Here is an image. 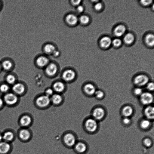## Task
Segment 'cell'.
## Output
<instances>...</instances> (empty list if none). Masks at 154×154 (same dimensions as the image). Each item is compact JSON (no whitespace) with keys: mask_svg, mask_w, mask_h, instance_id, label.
<instances>
[{"mask_svg":"<svg viewBox=\"0 0 154 154\" xmlns=\"http://www.w3.org/2000/svg\"><path fill=\"white\" fill-rule=\"evenodd\" d=\"M34 106L39 110L48 109L51 106L50 98L45 95L43 92L37 94L33 100Z\"/></svg>","mask_w":154,"mask_h":154,"instance_id":"obj_1","label":"cell"},{"mask_svg":"<svg viewBox=\"0 0 154 154\" xmlns=\"http://www.w3.org/2000/svg\"><path fill=\"white\" fill-rule=\"evenodd\" d=\"M78 139L75 132L72 130H68L63 133L61 140L62 145L65 147L72 149Z\"/></svg>","mask_w":154,"mask_h":154,"instance_id":"obj_2","label":"cell"},{"mask_svg":"<svg viewBox=\"0 0 154 154\" xmlns=\"http://www.w3.org/2000/svg\"><path fill=\"white\" fill-rule=\"evenodd\" d=\"M60 78L67 84H71L75 82L79 77L77 71L72 67L64 68L60 71Z\"/></svg>","mask_w":154,"mask_h":154,"instance_id":"obj_3","label":"cell"},{"mask_svg":"<svg viewBox=\"0 0 154 154\" xmlns=\"http://www.w3.org/2000/svg\"><path fill=\"white\" fill-rule=\"evenodd\" d=\"M60 71L59 65L53 62H50L43 69L44 76L47 78L52 79L59 75Z\"/></svg>","mask_w":154,"mask_h":154,"instance_id":"obj_4","label":"cell"},{"mask_svg":"<svg viewBox=\"0 0 154 154\" xmlns=\"http://www.w3.org/2000/svg\"><path fill=\"white\" fill-rule=\"evenodd\" d=\"M2 96L5 106L9 107L17 106L20 101V97L11 91L3 95Z\"/></svg>","mask_w":154,"mask_h":154,"instance_id":"obj_5","label":"cell"},{"mask_svg":"<svg viewBox=\"0 0 154 154\" xmlns=\"http://www.w3.org/2000/svg\"><path fill=\"white\" fill-rule=\"evenodd\" d=\"M28 90L27 84L22 80H18L11 87V91L20 97L25 96Z\"/></svg>","mask_w":154,"mask_h":154,"instance_id":"obj_6","label":"cell"},{"mask_svg":"<svg viewBox=\"0 0 154 154\" xmlns=\"http://www.w3.org/2000/svg\"><path fill=\"white\" fill-rule=\"evenodd\" d=\"M34 121L33 116L28 112L22 113L18 119V123L20 128H30Z\"/></svg>","mask_w":154,"mask_h":154,"instance_id":"obj_7","label":"cell"},{"mask_svg":"<svg viewBox=\"0 0 154 154\" xmlns=\"http://www.w3.org/2000/svg\"><path fill=\"white\" fill-rule=\"evenodd\" d=\"M33 132L30 128H20L16 136L21 142L27 143L30 141L33 137Z\"/></svg>","mask_w":154,"mask_h":154,"instance_id":"obj_8","label":"cell"},{"mask_svg":"<svg viewBox=\"0 0 154 154\" xmlns=\"http://www.w3.org/2000/svg\"><path fill=\"white\" fill-rule=\"evenodd\" d=\"M51 86L55 93L64 94L68 89V84L60 78L54 80Z\"/></svg>","mask_w":154,"mask_h":154,"instance_id":"obj_9","label":"cell"},{"mask_svg":"<svg viewBox=\"0 0 154 154\" xmlns=\"http://www.w3.org/2000/svg\"><path fill=\"white\" fill-rule=\"evenodd\" d=\"M0 63L2 71L6 73L12 72L15 66L14 60L8 57L2 58L0 61Z\"/></svg>","mask_w":154,"mask_h":154,"instance_id":"obj_10","label":"cell"},{"mask_svg":"<svg viewBox=\"0 0 154 154\" xmlns=\"http://www.w3.org/2000/svg\"><path fill=\"white\" fill-rule=\"evenodd\" d=\"M82 126L86 131L93 133L97 130L98 125L95 119L92 118H87L84 120Z\"/></svg>","mask_w":154,"mask_h":154,"instance_id":"obj_11","label":"cell"},{"mask_svg":"<svg viewBox=\"0 0 154 154\" xmlns=\"http://www.w3.org/2000/svg\"><path fill=\"white\" fill-rule=\"evenodd\" d=\"M65 97L64 94L54 93L50 97L51 106L55 107L62 106L65 101Z\"/></svg>","mask_w":154,"mask_h":154,"instance_id":"obj_12","label":"cell"},{"mask_svg":"<svg viewBox=\"0 0 154 154\" xmlns=\"http://www.w3.org/2000/svg\"><path fill=\"white\" fill-rule=\"evenodd\" d=\"M81 91L85 95L91 96L94 94L96 89L94 85L90 82L84 83L81 87Z\"/></svg>","mask_w":154,"mask_h":154,"instance_id":"obj_13","label":"cell"},{"mask_svg":"<svg viewBox=\"0 0 154 154\" xmlns=\"http://www.w3.org/2000/svg\"><path fill=\"white\" fill-rule=\"evenodd\" d=\"M72 149L76 154H84L87 151V146L85 142L78 139Z\"/></svg>","mask_w":154,"mask_h":154,"instance_id":"obj_14","label":"cell"},{"mask_svg":"<svg viewBox=\"0 0 154 154\" xmlns=\"http://www.w3.org/2000/svg\"><path fill=\"white\" fill-rule=\"evenodd\" d=\"M3 140L12 143L15 139L16 134L11 129H7L2 132Z\"/></svg>","mask_w":154,"mask_h":154,"instance_id":"obj_15","label":"cell"},{"mask_svg":"<svg viewBox=\"0 0 154 154\" xmlns=\"http://www.w3.org/2000/svg\"><path fill=\"white\" fill-rule=\"evenodd\" d=\"M148 77L144 74H141L137 75L134 78V84L139 87L144 86L149 82Z\"/></svg>","mask_w":154,"mask_h":154,"instance_id":"obj_16","label":"cell"},{"mask_svg":"<svg viewBox=\"0 0 154 154\" xmlns=\"http://www.w3.org/2000/svg\"><path fill=\"white\" fill-rule=\"evenodd\" d=\"M18 80L17 75L13 71L6 73L4 77V81L11 86Z\"/></svg>","mask_w":154,"mask_h":154,"instance_id":"obj_17","label":"cell"},{"mask_svg":"<svg viewBox=\"0 0 154 154\" xmlns=\"http://www.w3.org/2000/svg\"><path fill=\"white\" fill-rule=\"evenodd\" d=\"M50 62L48 58L44 56H40L36 59L35 65L38 68L43 70Z\"/></svg>","mask_w":154,"mask_h":154,"instance_id":"obj_18","label":"cell"},{"mask_svg":"<svg viewBox=\"0 0 154 154\" xmlns=\"http://www.w3.org/2000/svg\"><path fill=\"white\" fill-rule=\"evenodd\" d=\"M13 148L11 143L3 140L0 142V154H9Z\"/></svg>","mask_w":154,"mask_h":154,"instance_id":"obj_19","label":"cell"},{"mask_svg":"<svg viewBox=\"0 0 154 154\" xmlns=\"http://www.w3.org/2000/svg\"><path fill=\"white\" fill-rule=\"evenodd\" d=\"M140 100L142 104L143 105H149L153 101V96L149 92L143 93L140 96Z\"/></svg>","mask_w":154,"mask_h":154,"instance_id":"obj_20","label":"cell"},{"mask_svg":"<svg viewBox=\"0 0 154 154\" xmlns=\"http://www.w3.org/2000/svg\"><path fill=\"white\" fill-rule=\"evenodd\" d=\"M105 113V111L103 108L98 107L93 110L92 112V116L95 119L100 120L103 118Z\"/></svg>","mask_w":154,"mask_h":154,"instance_id":"obj_21","label":"cell"},{"mask_svg":"<svg viewBox=\"0 0 154 154\" xmlns=\"http://www.w3.org/2000/svg\"><path fill=\"white\" fill-rule=\"evenodd\" d=\"M65 20L67 24L70 26H74L79 22V18L75 15L69 14L66 16Z\"/></svg>","mask_w":154,"mask_h":154,"instance_id":"obj_22","label":"cell"},{"mask_svg":"<svg viewBox=\"0 0 154 154\" xmlns=\"http://www.w3.org/2000/svg\"><path fill=\"white\" fill-rule=\"evenodd\" d=\"M154 108L150 106H147L144 110V114L148 119H152L154 117Z\"/></svg>","mask_w":154,"mask_h":154,"instance_id":"obj_23","label":"cell"},{"mask_svg":"<svg viewBox=\"0 0 154 154\" xmlns=\"http://www.w3.org/2000/svg\"><path fill=\"white\" fill-rule=\"evenodd\" d=\"M11 86L4 81L0 82V93L3 95L11 91Z\"/></svg>","mask_w":154,"mask_h":154,"instance_id":"obj_24","label":"cell"},{"mask_svg":"<svg viewBox=\"0 0 154 154\" xmlns=\"http://www.w3.org/2000/svg\"><path fill=\"white\" fill-rule=\"evenodd\" d=\"M111 38L108 36H104L101 39L100 44L101 46L103 48H107L109 47L112 44Z\"/></svg>","mask_w":154,"mask_h":154,"instance_id":"obj_25","label":"cell"},{"mask_svg":"<svg viewBox=\"0 0 154 154\" xmlns=\"http://www.w3.org/2000/svg\"><path fill=\"white\" fill-rule=\"evenodd\" d=\"M125 31L126 28L125 26L122 25H119L115 28L114 32L115 35L117 37H120L125 33Z\"/></svg>","mask_w":154,"mask_h":154,"instance_id":"obj_26","label":"cell"},{"mask_svg":"<svg viewBox=\"0 0 154 154\" xmlns=\"http://www.w3.org/2000/svg\"><path fill=\"white\" fill-rule=\"evenodd\" d=\"M133 112V109L132 107L128 105L124 106L122 110V113L125 117H128L131 116Z\"/></svg>","mask_w":154,"mask_h":154,"instance_id":"obj_27","label":"cell"},{"mask_svg":"<svg viewBox=\"0 0 154 154\" xmlns=\"http://www.w3.org/2000/svg\"><path fill=\"white\" fill-rule=\"evenodd\" d=\"M43 49L45 53L48 54H52L56 50L54 46L51 44H46L44 46Z\"/></svg>","mask_w":154,"mask_h":154,"instance_id":"obj_28","label":"cell"},{"mask_svg":"<svg viewBox=\"0 0 154 154\" xmlns=\"http://www.w3.org/2000/svg\"><path fill=\"white\" fill-rule=\"evenodd\" d=\"M145 41L146 44L150 46H153L154 44V36L153 34H149L145 38Z\"/></svg>","mask_w":154,"mask_h":154,"instance_id":"obj_29","label":"cell"},{"mask_svg":"<svg viewBox=\"0 0 154 154\" xmlns=\"http://www.w3.org/2000/svg\"><path fill=\"white\" fill-rule=\"evenodd\" d=\"M123 39L125 43L127 44H129L134 42V37L133 34L128 33L125 35Z\"/></svg>","mask_w":154,"mask_h":154,"instance_id":"obj_30","label":"cell"},{"mask_svg":"<svg viewBox=\"0 0 154 154\" xmlns=\"http://www.w3.org/2000/svg\"><path fill=\"white\" fill-rule=\"evenodd\" d=\"M89 17L86 15H82L79 18V21L82 24H88L89 21Z\"/></svg>","mask_w":154,"mask_h":154,"instance_id":"obj_31","label":"cell"},{"mask_svg":"<svg viewBox=\"0 0 154 154\" xmlns=\"http://www.w3.org/2000/svg\"><path fill=\"white\" fill-rule=\"evenodd\" d=\"M43 93L45 95L50 98L55 93L51 86L46 88Z\"/></svg>","mask_w":154,"mask_h":154,"instance_id":"obj_32","label":"cell"},{"mask_svg":"<svg viewBox=\"0 0 154 154\" xmlns=\"http://www.w3.org/2000/svg\"><path fill=\"white\" fill-rule=\"evenodd\" d=\"M151 125L150 122L148 119H145L142 120L141 122L140 126L143 129L148 128Z\"/></svg>","mask_w":154,"mask_h":154,"instance_id":"obj_33","label":"cell"},{"mask_svg":"<svg viewBox=\"0 0 154 154\" xmlns=\"http://www.w3.org/2000/svg\"><path fill=\"white\" fill-rule=\"evenodd\" d=\"M112 43L114 46L118 47L120 46L122 44V41L118 38H115L112 41Z\"/></svg>","mask_w":154,"mask_h":154,"instance_id":"obj_34","label":"cell"},{"mask_svg":"<svg viewBox=\"0 0 154 154\" xmlns=\"http://www.w3.org/2000/svg\"><path fill=\"white\" fill-rule=\"evenodd\" d=\"M94 94L96 97L98 99H101L103 98L104 96L103 92L100 90L96 91Z\"/></svg>","mask_w":154,"mask_h":154,"instance_id":"obj_35","label":"cell"},{"mask_svg":"<svg viewBox=\"0 0 154 154\" xmlns=\"http://www.w3.org/2000/svg\"><path fill=\"white\" fill-rule=\"evenodd\" d=\"M81 2V0H71L70 3L72 6L76 7L80 5Z\"/></svg>","mask_w":154,"mask_h":154,"instance_id":"obj_36","label":"cell"},{"mask_svg":"<svg viewBox=\"0 0 154 154\" xmlns=\"http://www.w3.org/2000/svg\"><path fill=\"white\" fill-rule=\"evenodd\" d=\"M134 93L136 95L140 96L143 93V91L140 88H137L134 89Z\"/></svg>","mask_w":154,"mask_h":154,"instance_id":"obj_37","label":"cell"},{"mask_svg":"<svg viewBox=\"0 0 154 154\" xmlns=\"http://www.w3.org/2000/svg\"><path fill=\"white\" fill-rule=\"evenodd\" d=\"M147 88L150 91H153L154 88V83L152 82H148L147 84Z\"/></svg>","mask_w":154,"mask_h":154,"instance_id":"obj_38","label":"cell"},{"mask_svg":"<svg viewBox=\"0 0 154 154\" xmlns=\"http://www.w3.org/2000/svg\"><path fill=\"white\" fill-rule=\"evenodd\" d=\"M76 8V11L79 14L82 13L84 11V7L81 5H79Z\"/></svg>","mask_w":154,"mask_h":154,"instance_id":"obj_39","label":"cell"},{"mask_svg":"<svg viewBox=\"0 0 154 154\" xmlns=\"http://www.w3.org/2000/svg\"><path fill=\"white\" fill-rule=\"evenodd\" d=\"M144 143L146 146L149 147L151 145L152 141L149 139L146 138L144 140Z\"/></svg>","mask_w":154,"mask_h":154,"instance_id":"obj_40","label":"cell"},{"mask_svg":"<svg viewBox=\"0 0 154 154\" xmlns=\"http://www.w3.org/2000/svg\"><path fill=\"white\" fill-rule=\"evenodd\" d=\"M152 2V0H141V3L144 6H147L150 4Z\"/></svg>","mask_w":154,"mask_h":154,"instance_id":"obj_41","label":"cell"},{"mask_svg":"<svg viewBox=\"0 0 154 154\" xmlns=\"http://www.w3.org/2000/svg\"><path fill=\"white\" fill-rule=\"evenodd\" d=\"M102 7V4L100 2H97L94 5V8L96 10H100Z\"/></svg>","mask_w":154,"mask_h":154,"instance_id":"obj_42","label":"cell"},{"mask_svg":"<svg viewBox=\"0 0 154 154\" xmlns=\"http://www.w3.org/2000/svg\"><path fill=\"white\" fill-rule=\"evenodd\" d=\"M5 106L2 96L0 95V111Z\"/></svg>","mask_w":154,"mask_h":154,"instance_id":"obj_43","label":"cell"},{"mask_svg":"<svg viewBox=\"0 0 154 154\" xmlns=\"http://www.w3.org/2000/svg\"><path fill=\"white\" fill-rule=\"evenodd\" d=\"M123 122L126 125L128 124L130 122V119L128 117H125L123 120Z\"/></svg>","mask_w":154,"mask_h":154,"instance_id":"obj_44","label":"cell"},{"mask_svg":"<svg viewBox=\"0 0 154 154\" xmlns=\"http://www.w3.org/2000/svg\"><path fill=\"white\" fill-rule=\"evenodd\" d=\"M60 54V52L56 50L52 54L54 57H58L59 55Z\"/></svg>","mask_w":154,"mask_h":154,"instance_id":"obj_45","label":"cell"},{"mask_svg":"<svg viewBox=\"0 0 154 154\" xmlns=\"http://www.w3.org/2000/svg\"><path fill=\"white\" fill-rule=\"evenodd\" d=\"M4 2L3 1L0 0V12L2 10L4 7Z\"/></svg>","mask_w":154,"mask_h":154,"instance_id":"obj_46","label":"cell"},{"mask_svg":"<svg viewBox=\"0 0 154 154\" xmlns=\"http://www.w3.org/2000/svg\"><path fill=\"white\" fill-rule=\"evenodd\" d=\"M3 140L2 133L0 132V142Z\"/></svg>","mask_w":154,"mask_h":154,"instance_id":"obj_47","label":"cell"},{"mask_svg":"<svg viewBox=\"0 0 154 154\" xmlns=\"http://www.w3.org/2000/svg\"><path fill=\"white\" fill-rule=\"evenodd\" d=\"M2 71V69L1 68L0 63V73Z\"/></svg>","mask_w":154,"mask_h":154,"instance_id":"obj_48","label":"cell"}]
</instances>
